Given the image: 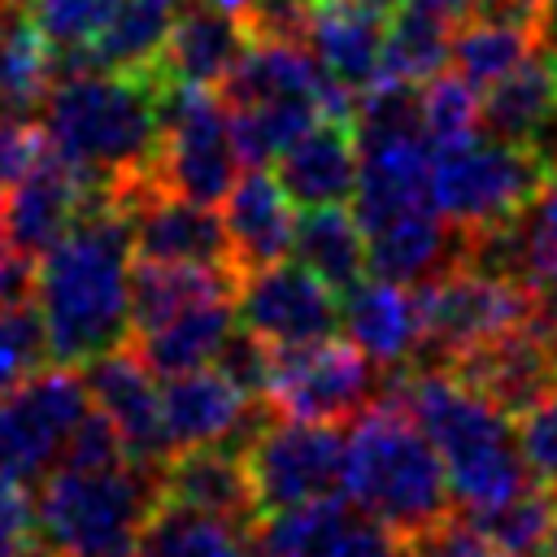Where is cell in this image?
Listing matches in <instances>:
<instances>
[{"mask_svg": "<svg viewBox=\"0 0 557 557\" xmlns=\"http://www.w3.org/2000/svg\"><path fill=\"white\" fill-rule=\"evenodd\" d=\"M252 396L231 383L218 366H200L165 379L161 387V435L165 453H187L205 444H244L257 422L248 418Z\"/></svg>", "mask_w": 557, "mask_h": 557, "instance_id": "17", "label": "cell"}, {"mask_svg": "<svg viewBox=\"0 0 557 557\" xmlns=\"http://www.w3.org/2000/svg\"><path fill=\"white\" fill-rule=\"evenodd\" d=\"M231 331H235V300L218 296V300H205V305L174 313L170 322H161L152 331H139L135 352L148 361V370L157 379H174V374L213 366L222 344L231 339Z\"/></svg>", "mask_w": 557, "mask_h": 557, "instance_id": "31", "label": "cell"}, {"mask_svg": "<svg viewBox=\"0 0 557 557\" xmlns=\"http://www.w3.org/2000/svg\"><path fill=\"white\" fill-rule=\"evenodd\" d=\"M387 379L392 383L383 392L396 396L440 448L453 500L461 509L487 513L531 483L509 413L474 383L444 366H409Z\"/></svg>", "mask_w": 557, "mask_h": 557, "instance_id": "3", "label": "cell"}, {"mask_svg": "<svg viewBox=\"0 0 557 557\" xmlns=\"http://www.w3.org/2000/svg\"><path fill=\"white\" fill-rule=\"evenodd\" d=\"M409 557H513L505 553L474 518H444L426 535L409 540Z\"/></svg>", "mask_w": 557, "mask_h": 557, "instance_id": "44", "label": "cell"}, {"mask_svg": "<svg viewBox=\"0 0 557 557\" xmlns=\"http://www.w3.org/2000/svg\"><path fill=\"white\" fill-rule=\"evenodd\" d=\"M131 222V248L148 261H200V265H231L226 226L213 205L174 196L152 187V178H131L109 187ZM235 270V265H231Z\"/></svg>", "mask_w": 557, "mask_h": 557, "instance_id": "14", "label": "cell"}, {"mask_svg": "<svg viewBox=\"0 0 557 557\" xmlns=\"http://www.w3.org/2000/svg\"><path fill=\"white\" fill-rule=\"evenodd\" d=\"M4 17H9V13H0V26H4ZM0 39H4V35H0Z\"/></svg>", "mask_w": 557, "mask_h": 557, "instance_id": "56", "label": "cell"}, {"mask_svg": "<svg viewBox=\"0 0 557 557\" xmlns=\"http://www.w3.org/2000/svg\"><path fill=\"white\" fill-rule=\"evenodd\" d=\"M161 496V466H57L35 496L39 544L52 557H139V531Z\"/></svg>", "mask_w": 557, "mask_h": 557, "instance_id": "6", "label": "cell"}, {"mask_svg": "<svg viewBox=\"0 0 557 557\" xmlns=\"http://www.w3.org/2000/svg\"><path fill=\"white\" fill-rule=\"evenodd\" d=\"M270 357H274V348H270V344H261L257 335H248V331L235 322V331H231V339L222 344V352H218V361H213V366L257 400V396H265Z\"/></svg>", "mask_w": 557, "mask_h": 557, "instance_id": "45", "label": "cell"}, {"mask_svg": "<svg viewBox=\"0 0 557 557\" xmlns=\"http://www.w3.org/2000/svg\"><path fill=\"white\" fill-rule=\"evenodd\" d=\"M83 379H87L91 405L100 413H109L113 426L122 431L131 461L161 466L170 453H165V435H161V387H157V374L148 370V361L135 348L117 344V348L91 357Z\"/></svg>", "mask_w": 557, "mask_h": 557, "instance_id": "18", "label": "cell"}, {"mask_svg": "<svg viewBox=\"0 0 557 557\" xmlns=\"http://www.w3.org/2000/svg\"><path fill=\"white\" fill-rule=\"evenodd\" d=\"M39 548L35 500L9 474H0V557H30Z\"/></svg>", "mask_w": 557, "mask_h": 557, "instance_id": "46", "label": "cell"}, {"mask_svg": "<svg viewBox=\"0 0 557 557\" xmlns=\"http://www.w3.org/2000/svg\"><path fill=\"white\" fill-rule=\"evenodd\" d=\"M218 4H226V9H235V13H244V0H218Z\"/></svg>", "mask_w": 557, "mask_h": 557, "instance_id": "53", "label": "cell"}, {"mask_svg": "<svg viewBox=\"0 0 557 557\" xmlns=\"http://www.w3.org/2000/svg\"><path fill=\"white\" fill-rule=\"evenodd\" d=\"M257 557H409V544L396 540L366 513H352L348 496L261 513L252 527Z\"/></svg>", "mask_w": 557, "mask_h": 557, "instance_id": "15", "label": "cell"}, {"mask_svg": "<svg viewBox=\"0 0 557 557\" xmlns=\"http://www.w3.org/2000/svg\"><path fill=\"white\" fill-rule=\"evenodd\" d=\"M366 252H370V274L392 278V283H426L440 270L466 261V235L435 209H409L374 231H366Z\"/></svg>", "mask_w": 557, "mask_h": 557, "instance_id": "27", "label": "cell"}, {"mask_svg": "<svg viewBox=\"0 0 557 557\" xmlns=\"http://www.w3.org/2000/svg\"><path fill=\"white\" fill-rule=\"evenodd\" d=\"M361 4H370V9H374V13H383V17H392V13H396L405 0H361Z\"/></svg>", "mask_w": 557, "mask_h": 557, "instance_id": "50", "label": "cell"}, {"mask_svg": "<svg viewBox=\"0 0 557 557\" xmlns=\"http://www.w3.org/2000/svg\"><path fill=\"white\" fill-rule=\"evenodd\" d=\"M239 148H235V126L231 109L213 87L196 83H170L161 87V139L152 157V187L200 200V205H222L226 191L239 178Z\"/></svg>", "mask_w": 557, "mask_h": 557, "instance_id": "9", "label": "cell"}, {"mask_svg": "<svg viewBox=\"0 0 557 557\" xmlns=\"http://www.w3.org/2000/svg\"><path fill=\"white\" fill-rule=\"evenodd\" d=\"M557 122V57L531 52L518 70L483 87V131L509 144H540Z\"/></svg>", "mask_w": 557, "mask_h": 557, "instance_id": "30", "label": "cell"}, {"mask_svg": "<svg viewBox=\"0 0 557 557\" xmlns=\"http://www.w3.org/2000/svg\"><path fill=\"white\" fill-rule=\"evenodd\" d=\"M239 274L231 265H200V261H148L135 257L131 265V331H152L174 313L235 296Z\"/></svg>", "mask_w": 557, "mask_h": 557, "instance_id": "29", "label": "cell"}, {"mask_svg": "<svg viewBox=\"0 0 557 557\" xmlns=\"http://www.w3.org/2000/svg\"><path fill=\"white\" fill-rule=\"evenodd\" d=\"M30 292H35V265H30V257H22L13 244L0 248V305L30 300Z\"/></svg>", "mask_w": 557, "mask_h": 557, "instance_id": "48", "label": "cell"}, {"mask_svg": "<svg viewBox=\"0 0 557 557\" xmlns=\"http://www.w3.org/2000/svg\"><path fill=\"white\" fill-rule=\"evenodd\" d=\"M274 161H278L274 178L300 209L352 200L361 174V144L352 117H318Z\"/></svg>", "mask_w": 557, "mask_h": 557, "instance_id": "21", "label": "cell"}, {"mask_svg": "<svg viewBox=\"0 0 557 557\" xmlns=\"http://www.w3.org/2000/svg\"><path fill=\"white\" fill-rule=\"evenodd\" d=\"M283 418L348 422L374 400V361L352 339H309L274 348L261 396Z\"/></svg>", "mask_w": 557, "mask_h": 557, "instance_id": "11", "label": "cell"}, {"mask_svg": "<svg viewBox=\"0 0 557 557\" xmlns=\"http://www.w3.org/2000/svg\"><path fill=\"white\" fill-rule=\"evenodd\" d=\"M339 292H331L300 261H274L252 274H239L235 322L270 348H292L326 339L339 326Z\"/></svg>", "mask_w": 557, "mask_h": 557, "instance_id": "13", "label": "cell"}, {"mask_svg": "<svg viewBox=\"0 0 557 557\" xmlns=\"http://www.w3.org/2000/svg\"><path fill=\"white\" fill-rule=\"evenodd\" d=\"M91 409L87 379L70 366L39 370L13 392L0 396V474L26 483L39 479L74 431V422Z\"/></svg>", "mask_w": 557, "mask_h": 557, "instance_id": "12", "label": "cell"}, {"mask_svg": "<svg viewBox=\"0 0 557 557\" xmlns=\"http://www.w3.org/2000/svg\"><path fill=\"white\" fill-rule=\"evenodd\" d=\"M418 300L426 322V344L418 366H457L461 357L487 348L492 339L535 322L544 309L522 278L479 265L470 257L418 283Z\"/></svg>", "mask_w": 557, "mask_h": 557, "instance_id": "8", "label": "cell"}, {"mask_svg": "<svg viewBox=\"0 0 557 557\" xmlns=\"http://www.w3.org/2000/svg\"><path fill=\"white\" fill-rule=\"evenodd\" d=\"M553 26H557V0H553Z\"/></svg>", "mask_w": 557, "mask_h": 557, "instance_id": "55", "label": "cell"}, {"mask_svg": "<svg viewBox=\"0 0 557 557\" xmlns=\"http://www.w3.org/2000/svg\"><path fill=\"white\" fill-rule=\"evenodd\" d=\"M540 35L522 30V26H509V22H492V17H470L453 30V48H448V61L453 70L474 83L479 91L492 87L496 78H505L509 70H518L531 52H540Z\"/></svg>", "mask_w": 557, "mask_h": 557, "instance_id": "36", "label": "cell"}, {"mask_svg": "<svg viewBox=\"0 0 557 557\" xmlns=\"http://www.w3.org/2000/svg\"><path fill=\"white\" fill-rule=\"evenodd\" d=\"M296 200L283 191V183L270 170L248 165L222 200V226L235 274H252L261 265L283 261L296 244Z\"/></svg>", "mask_w": 557, "mask_h": 557, "instance_id": "20", "label": "cell"}, {"mask_svg": "<svg viewBox=\"0 0 557 557\" xmlns=\"http://www.w3.org/2000/svg\"><path fill=\"white\" fill-rule=\"evenodd\" d=\"M296 261L305 270H313L331 292H352L361 283V274L370 270V252H366V231L357 222V213H348L344 205H318L305 209V218L296 222V244H292Z\"/></svg>", "mask_w": 557, "mask_h": 557, "instance_id": "33", "label": "cell"}, {"mask_svg": "<svg viewBox=\"0 0 557 557\" xmlns=\"http://www.w3.org/2000/svg\"><path fill=\"white\" fill-rule=\"evenodd\" d=\"M48 357V335L39 322V309L26 300L0 305V396L26 383L30 374L44 370Z\"/></svg>", "mask_w": 557, "mask_h": 557, "instance_id": "41", "label": "cell"}, {"mask_svg": "<svg viewBox=\"0 0 557 557\" xmlns=\"http://www.w3.org/2000/svg\"><path fill=\"white\" fill-rule=\"evenodd\" d=\"M453 22L440 17L435 9L405 0L383 30V78H405V83H426L448 65L453 48Z\"/></svg>", "mask_w": 557, "mask_h": 557, "instance_id": "35", "label": "cell"}, {"mask_svg": "<svg viewBox=\"0 0 557 557\" xmlns=\"http://www.w3.org/2000/svg\"><path fill=\"white\" fill-rule=\"evenodd\" d=\"M383 30L387 17L361 0H313L305 44L318 65L357 100L383 78Z\"/></svg>", "mask_w": 557, "mask_h": 557, "instance_id": "24", "label": "cell"}, {"mask_svg": "<svg viewBox=\"0 0 557 557\" xmlns=\"http://www.w3.org/2000/svg\"><path fill=\"white\" fill-rule=\"evenodd\" d=\"M344 496L405 544L440 527L457 505L440 448L387 392L344 435Z\"/></svg>", "mask_w": 557, "mask_h": 557, "instance_id": "4", "label": "cell"}, {"mask_svg": "<svg viewBox=\"0 0 557 557\" xmlns=\"http://www.w3.org/2000/svg\"><path fill=\"white\" fill-rule=\"evenodd\" d=\"M453 374H461L466 383H474L483 396H492L505 413L527 409L535 396H544L557 383V361H553V335H548V318L540 309L535 322L492 339L487 348L461 357L457 366H444Z\"/></svg>", "mask_w": 557, "mask_h": 557, "instance_id": "22", "label": "cell"}, {"mask_svg": "<svg viewBox=\"0 0 557 557\" xmlns=\"http://www.w3.org/2000/svg\"><path fill=\"white\" fill-rule=\"evenodd\" d=\"M0 248H9V231H4V187H0Z\"/></svg>", "mask_w": 557, "mask_h": 557, "instance_id": "52", "label": "cell"}, {"mask_svg": "<svg viewBox=\"0 0 557 557\" xmlns=\"http://www.w3.org/2000/svg\"><path fill=\"white\" fill-rule=\"evenodd\" d=\"M418 113H422V139L431 148H453L483 135V96L457 70L453 74L440 70L418 87Z\"/></svg>", "mask_w": 557, "mask_h": 557, "instance_id": "38", "label": "cell"}, {"mask_svg": "<svg viewBox=\"0 0 557 557\" xmlns=\"http://www.w3.org/2000/svg\"><path fill=\"white\" fill-rule=\"evenodd\" d=\"M161 496L257 527V496L244 461V444H205L161 461Z\"/></svg>", "mask_w": 557, "mask_h": 557, "instance_id": "28", "label": "cell"}, {"mask_svg": "<svg viewBox=\"0 0 557 557\" xmlns=\"http://www.w3.org/2000/svg\"><path fill=\"white\" fill-rule=\"evenodd\" d=\"M44 152H48L44 126H35L17 113H0V187L17 183Z\"/></svg>", "mask_w": 557, "mask_h": 557, "instance_id": "47", "label": "cell"}, {"mask_svg": "<svg viewBox=\"0 0 557 557\" xmlns=\"http://www.w3.org/2000/svg\"><path fill=\"white\" fill-rule=\"evenodd\" d=\"M161 70L78 65L44 96L48 148L100 187L144 178L161 139Z\"/></svg>", "mask_w": 557, "mask_h": 557, "instance_id": "2", "label": "cell"}, {"mask_svg": "<svg viewBox=\"0 0 557 557\" xmlns=\"http://www.w3.org/2000/svg\"><path fill=\"white\" fill-rule=\"evenodd\" d=\"M540 557H557V518H553V531H548V540H544V553Z\"/></svg>", "mask_w": 557, "mask_h": 557, "instance_id": "51", "label": "cell"}, {"mask_svg": "<svg viewBox=\"0 0 557 557\" xmlns=\"http://www.w3.org/2000/svg\"><path fill=\"white\" fill-rule=\"evenodd\" d=\"M100 191H109V187L91 183L83 170H74L70 161H61L48 148L17 183L4 187V231H9V244L22 257H44L91 209V200Z\"/></svg>", "mask_w": 557, "mask_h": 557, "instance_id": "16", "label": "cell"}, {"mask_svg": "<svg viewBox=\"0 0 557 557\" xmlns=\"http://www.w3.org/2000/svg\"><path fill=\"white\" fill-rule=\"evenodd\" d=\"M244 165L274 161L318 117H352V96L318 65L309 44L252 39L222 78Z\"/></svg>", "mask_w": 557, "mask_h": 557, "instance_id": "5", "label": "cell"}, {"mask_svg": "<svg viewBox=\"0 0 557 557\" xmlns=\"http://www.w3.org/2000/svg\"><path fill=\"white\" fill-rule=\"evenodd\" d=\"M505 553L513 557H540L544 553V540L553 531V518H557V492L540 487V483H527L518 496H509L505 505L487 509V513H470Z\"/></svg>", "mask_w": 557, "mask_h": 557, "instance_id": "40", "label": "cell"}, {"mask_svg": "<svg viewBox=\"0 0 557 557\" xmlns=\"http://www.w3.org/2000/svg\"><path fill=\"white\" fill-rule=\"evenodd\" d=\"M57 83V52L44 44V35L17 13L0 39V113L26 117L44 104V96Z\"/></svg>", "mask_w": 557, "mask_h": 557, "instance_id": "37", "label": "cell"}, {"mask_svg": "<svg viewBox=\"0 0 557 557\" xmlns=\"http://www.w3.org/2000/svg\"><path fill=\"white\" fill-rule=\"evenodd\" d=\"M513 435H518V453H522L527 474L540 487L557 492V383L544 396H535L527 409H518Z\"/></svg>", "mask_w": 557, "mask_h": 557, "instance_id": "42", "label": "cell"}, {"mask_svg": "<svg viewBox=\"0 0 557 557\" xmlns=\"http://www.w3.org/2000/svg\"><path fill=\"white\" fill-rule=\"evenodd\" d=\"M431 170H435V148L422 135L361 144V174H357V191H352V213H357L361 231H374L409 209L435 205Z\"/></svg>", "mask_w": 557, "mask_h": 557, "instance_id": "23", "label": "cell"}, {"mask_svg": "<svg viewBox=\"0 0 557 557\" xmlns=\"http://www.w3.org/2000/svg\"><path fill=\"white\" fill-rule=\"evenodd\" d=\"M117 0H22V17L44 35L57 61L83 65L100 30L109 26Z\"/></svg>", "mask_w": 557, "mask_h": 557, "instance_id": "39", "label": "cell"}, {"mask_svg": "<svg viewBox=\"0 0 557 557\" xmlns=\"http://www.w3.org/2000/svg\"><path fill=\"white\" fill-rule=\"evenodd\" d=\"M418 4L435 9V13H440V17H448L453 26L470 22V17H474V9H479V0H418Z\"/></svg>", "mask_w": 557, "mask_h": 557, "instance_id": "49", "label": "cell"}, {"mask_svg": "<svg viewBox=\"0 0 557 557\" xmlns=\"http://www.w3.org/2000/svg\"><path fill=\"white\" fill-rule=\"evenodd\" d=\"M252 44L244 17L218 0H191L170 26V39L161 48V78L170 83H196V87H222L231 65Z\"/></svg>", "mask_w": 557, "mask_h": 557, "instance_id": "25", "label": "cell"}, {"mask_svg": "<svg viewBox=\"0 0 557 557\" xmlns=\"http://www.w3.org/2000/svg\"><path fill=\"white\" fill-rule=\"evenodd\" d=\"M131 222L113 191L39 257L35 309L57 366H87L91 357L126 344L131 331Z\"/></svg>", "mask_w": 557, "mask_h": 557, "instance_id": "1", "label": "cell"}, {"mask_svg": "<svg viewBox=\"0 0 557 557\" xmlns=\"http://www.w3.org/2000/svg\"><path fill=\"white\" fill-rule=\"evenodd\" d=\"M187 0H117L109 26L91 44L83 65L104 70H152L161 61V48L170 39L174 17Z\"/></svg>", "mask_w": 557, "mask_h": 557, "instance_id": "34", "label": "cell"}, {"mask_svg": "<svg viewBox=\"0 0 557 557\" xmlns=\"http://www.w3.org/2000/svg\"><path fill=\"white\" fill-rule=\"evenodd\" d=\"M13 4H22V0H0V13H9Z\"/></svg>", "mask_w": 557, "mask_h": 557, "instance_id": "54", "label": "cell"}, {"mask_svg": "<svg viewBox=\"0 0 557 557\" xmlns=\"http://www.w3.org/2000/svg\"><path fill=\"white\" fill-rule=\"evenodd\" d=\"M466 257L522 278L540 300H557V165L535 200L509 226L470 239Z\"/></svg>", "mask_w": 557, "mask_h": 557, "instance_id": "26", "label": "cell"}, {"mask_svg": "<svg viewBox=\"0 0 557 557\" xmlns=\"http://www.w3.org/2000/svg\"><path fill=\"white\" fill-rule=\"evenodd\" d=\"M244 461L257 513H278L344 496V431L339 422L274 418L244 440Z\"/></svg>", "mask_w": 557, "mask_h": 557, "instance_id": "10", "label": "cell"}, {"mask_svg": "<svg viewBox=\"0 0 557 557\" xmlns=\"http://www.w3.org/2000/svg\"><path fill=\"white\" fill-rule=\"evenodd\" d=\"M339 322L348 339L387 374L418 366L422 344H426V322H422V300L418 287L392 283V278H370L344 292Z\"/></svg>", "mask_w": 557, "mask_h": 557, "instance_id": "19", "label": "cell"}, {"mask_svg": "<svg viewBox=\"0 0 557 557\" xmlns=\"http://www.w3.org/2000/svg\"><path fill=\"white\" fill-rule=\"evenodd\" d=\"M131 461L126 453V440L122 431L113 426L109 413H100L96 405L74 422L65 448H61V466H74V470H104V466H122Z\"/></svg>", "mask_w": 557, "mask_h": 557, "instance_id": "43", "label": "cell"}, {"mask_svg": "<svg viewBox=\"0 0 557 557\" xmlns=\"http://www.w3.org/2000/svg\"><path fill=\"white\" fill-rule=\"evenodd\" d=\"M248 553H252V527L183 505L174 496H157L139 531V557H248Z\"/></svg>", "mask_w": 557, "mask_h": 557, "instance_id": "32", "label": "cell"}, {"mask_svg": "<svg viewBox=\"0 0 557 557\" xmlns=\"http://www.w3.org/2000/svg\"><path fill=\"white\" fill-rule=\"evenodd\" d=\"M553 161L535 144H509L496 135H474L453 148H435L431 200L470 239L509 226L544 187Z\"/></svg>", "mask_w": 557, "mask_h": 557, "instance_id": "7", "label": "cell"}]
</instances>
